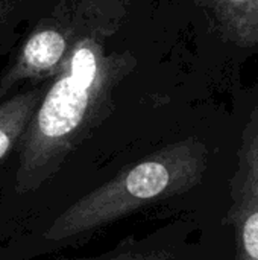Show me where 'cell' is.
I'll return each mask as SVG.
<instances>
[{
	"mask_svg": "<svg viewBox=\"0 0 258 260\" xmlns=\"http://www.w3.org/2000/svg\"><path fill=\"white\" fill-rule=\"evenodd\" d=\"M192 225L190 221L172 222L149 235L120 241L102 254L62 260H207L205 248L189 238Z\"/></svg>",
	"mask_w": 258,
	"mask_h": 260,
	"instance_id": "obj_2",
	"label": "cell"
},
{
	"mask_svg": "<svg viewBox=\"0 0 258 260\" xmlns=\"http://www.w3.org/2000/svg\"><path fill=\"white\" fill-rule=\"evenodd\" d=\"M205 169V158L192 142L161 145L96 168L3 242L0 260H33L78 247L119 221L154 209H196Z\"/></svg>",
	"mask_w": 258,
	"mask_h": 260,
	"instance_id": "obj_1",
	"label": "cell"
},
{
	"mask_svg": "<svg viewBox=\"0 0 258 260\" xmlns=\"http://www.w3.org/2000/svg\"><path fill=\"white\" fill-rule=\"evenodd\" d=\"M14 9V5L9 3V2H5V0H0V26L8 20V17L11 15Z\"/></svg>",
	"mask_w": 258,
	"mask_h": 260,
	"instance_id": "obj_5",
	"label": "cell"
},
{
	"mask_svg": "<svg viewBox=\"0 0 258 260\" xmlns=\"http://www.w3.org/2000/svg\"><path fill=\"white\" fill-rule=\"evenodd\" d=\"M236 2H239V0H236Z\"/></svg>",
	"mask_w": 258,
	"mask_h": 260,
	"instance_id": "obj_7",
	"label": "cell"
},
{
	"mask_svg": "<svg viewBox=\"0 0 258 260\" xmlns=\"http://www.w3.org/2000/svg\"><path fill=\"white\" fill-rule=\"evenodd\" d=\"M2 247H3V242H0V251H2Z\"/></svg>",
	"mask_w": 258,
	"mask_h": 260,
	"instance_id": "obj_6",
	"label": "cell"
},
{
	"mask_svg": "<svg viewBox=\"0 0 258 260\" xmlns=\"http://www.w3.org/2000/svg\"><path fill=\"white\" fill-rule=\"evenodd\" d=\"M227 222L234 229L236 260H258V142H252L237 175Z\"/></svg>",
	"mask_w": 258,
	"mask_h": 260,
	"instance_id": "obj_3",
	"label": "cell"
},
{
	"mask_svg": "<svg viewBox=\"0 0 258 260\" xmlns=\"http://www.w3.org/2000/svg\"><path fill=\"white\" fill-rule=\"evenodd\" d=\"M46 87H35L0 101V163L15 152Z\"/></svg>",
	"mask_w": 258,
	"mask_h": 260,
	"instance_id": "obj_4",
	"label": "cell"
}]
</instances>
